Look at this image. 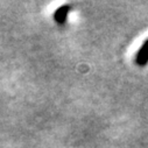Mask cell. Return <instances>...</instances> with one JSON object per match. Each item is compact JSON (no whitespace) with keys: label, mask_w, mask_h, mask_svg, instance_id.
<instances>
[{"label":"cell","mask_w":148,"mask_h":148,"mask_svg":"<svg viewBox=\"0 0 148 148\" xmlns=\"http://www.w3.org/2000/svg\"><path fill=\"white\" fill-rule=\"evenodd\" d=\"M135 63L140 66H145L148 63V39L142 43L135 55Z\"/></svg>","instance_id":"1"},{"label":"cell","mask_w":148,"mask_h":148,"mask_svg":"<svg viewBox=\"0 0 148 148\" xmlns=\"http://www.w3.org/2000/svg\"><path fill=\"white\" fill-rule=\"evenodd\" d=\"M70 10H71V6H69V5H63V6L58 7V8L55 11V13H54V20H55L57 23H60V25L65 23Z\"/></svg>","instance_id":"2"}]
</instances>
